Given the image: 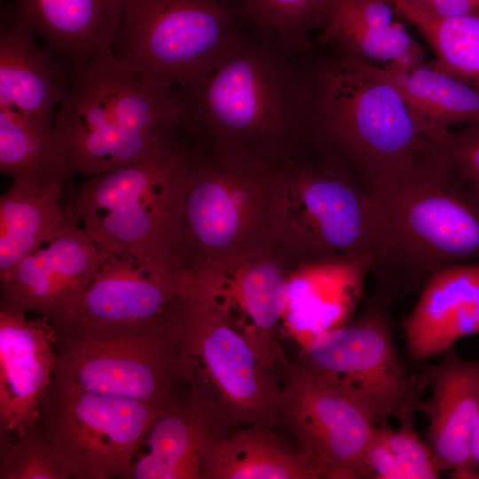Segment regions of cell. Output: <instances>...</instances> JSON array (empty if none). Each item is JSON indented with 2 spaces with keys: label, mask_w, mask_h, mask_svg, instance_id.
Listing matches in <instances>:
<instances>
[{
  "label": "cell",
  "mask_w": 479,
  "mask_h": 479,
  "mask_svg": "<svg viewBox=\"0 0 479 479\" xmlns=\"http://www.w3.org/2000/svg\"><path fill=\"white\" fill-rule=\"evenodd\" d=\"M260 37L241 32L206 79L182 94L191 131L206 145L270 160L297 159L303 145H315L305 70Z\"/></svg>",
  "instance_id": "obj_1"
},
{
  "label": "cell",
  "mask_w": 479,
  "mask_h": 479,
  "mask_svg": "<svg viewBox=\"0 0 479 479\" xmlns=\"http://www.w3.org/2000/svg\"><path fill=\"white\" fill-rule=\"evenodd\" d=\"M67 90L53 132L69 175L87 177L136 162L178 130H191L185 98L114 54L67 66Z\"/></svg>",
  "instance_id": "obj_2"
},
{
  "label": "cell",
  "mask_w": 479,
  "mask_h": 479,
  "mask_svg": "<svg viewBox=\"0 0 479 479\" xmlns=\"http://www.w3.org/2000/svg\"><path fill=\"white\" fill-rule=\"evenodd\" d=\"M304 70L314 145L342 161L371 196L433 150L422 122L381 69L330 53Z\"/></svg>",
  "instance_id": "obj_3"
},
{
  "label": "cell",
  "mask_w": 479,
  "mask_h": 479,
  "mask_svg": "<svg viewBox=\"0 0 479 479\" xmlns=\"http://www.w3.org/2000/svg\"><path fill=\"white\" fill-rule=\"evenodd\" d=\"M380 241L371 272L389 302L421 288L436 271L479 262V200L432 151L371 196Z\"/></svg>",
  "instance_id": "obj_4"
},
{
  "label": "cell",
  "mask_w": 479,
  "mask_h": 479,
  "mask_svg": "<svg viewBox=\"0 0 479 479\" xmlns=\"http://www.w3.org/2000/svg\"><path fill=\"white\" fill-rule=\"evenodd\" d=\"M177 131L143 159L88 177L74 197L75 218L103 252L184 266L185 200L193 152Z\"/></svg>",
  "instance_id": "obj_5"
},
{
  "label": "cell",
  "mask_w": 479,
  "mask_h": 479,
  "mask_svg": "<svg viewBox=\"0 0 479 479\" xmlns=\"http://www.w3.org/2000/svg\"><path fill=\"white\" fill-rule=\"evenodd\" d=\"M206 145L193 152L185 200L188 271L277 245L279 160Z\"/></svg>",
  "instance_id": "obj_6"
},
{
  "label": "cell",
  "mask_w": 479,
  "mask_h": 479,
  "mask_svg": "<svg viewBox=\"0 0 479 479\" xmlns=\"http://www.w3.org/2000/svg\"><path fill=\"white\" fill-rule=\"evenodd\" d=\"M172 310L188 387L213 398L239 426L280 428V368L255 351L191 273Z\"/></svg>",
  "instance_id": "obj_7"
},
{
  "label": "cell",
  "mask_w": 479,
  "mask_h": 479,
  "mask_svg": "<svg viewBox=\"0 0 479 479\" xmlns=\"http://www.w3.org/2000/svg\"><path fill=\"white\" fill-rule=\"evenodd\" d=\"M320 150V149H319ZM277 245L295 263L374 254L380 241L375 203L334 154L317 162L280 160Z\"/></svg>",
  "instance_id": "obj_8"
},
{
  "label": "cell",
  "mask_w": 479,
  "mask_h": 479,
  "mask_svg": "<svg viewBox=\"0 0 479 479\" xmlns=\"http://www.w3.org/2000/svg\"><path fill=\"white\" fill-rule=\"evenodd\" d=\"M241 19L232 0H125L114 55L185 94L206 79L240 35Z\"/></svg>",
  "instance_id": "obj_9"
},
{
  "label": "cell",
  "mask_w": 479,
  "mask_h": 479,
  "mask_svg": "<svg viewBox=\"0 0 479 479\" xmlns=\"http://www.w3.org/2000/svg\"><path fill=\"white\" fill-rule=\"evenodd\" d=\"M56 329L57 378L84 389L165 408L188 387L172 311L136 327Z\"/></svg>",
  "instance_id": "obj_10"
},
{
  "label": "cell",
  "mask_w": 479,
  "mask_h": 479,
  "mask_svg": "<svg viewBox=\"0 0 479 479\" xmlns=\"http://www.w3.org/2000/svg\"><path fill=\"white\" fill-rule=\"evenodd\" d=\"M163 409L54 377L35 424L68 479H128L136 454Z\"/></svg>",
  "instance_id": "obj_11"
},
{
  "label": "cell",
  "mask_w": 479,
  "mask_h": 479,
  "mask_svg": "<svg viewBox=\"0 0 479 479\" xmlns=\"http://www.w3.org/2000/svg\"><path fill=\"white\" fill-rule=\"evenodd\" d=\"M389 302L377 294L352 323L317 337L303 363L343 391L375 425L417 404L423 383L408 374L397 349Z\"/></svg>",
  "instance_id": "obj_12"
},
{
  "label": "cell",
  "mask_w": 479,
  "mask_h": 479,
  "mask_svg": "<svg viewBox=\"0 0 479 479\" xmlns=\"http://www.w3.org/2000/svg\"><path fill=\"white\" fill-rule=\"evenodd\" d=\"M280 374V428L312 454L325 478H363V455L376 425L303 363L288 360Z\"/></svg>",
  "instance_id": "obj_13"
},
{
  "label": "cell",
  "mask_w": 479,
  "mask_h": 479,
  "mask_svg": "<svg viewBox=\"0 0 479 479\" xmlns=\"http://www.w3.org/2000/svg\"><path fill=\"white\" fill-rule=\"evenodd\" d=\"M296 263L278 245L192 271L197 283L266 362L289 359L278 330Z\"/></svg>",
  "instance_id": "obj_14"
},
{
  "label": "cell",
  "mask_w": 479,
  "mask_h": 479,
  "mask_svg": "<svg viewBox=\"0 0 479 479\" xmlns=\"http://www.w3.org/2000/svg\"><path fill=\"white\" fill-rule=\"evenodd\" d=\"M104 253L85 293L57 329L136 327L163 317L182 292L189 271L183 265L129 253Z\"/></svg>",
  "instance_id": "obj_15"
},
{
  "label": "cell",
  "mask_w": 479,
  "mask_h": 479,
  "mask_svg": "<svg viewBox=\"0 0 479 479\" xmlns=\"http://www.w3.org/2000/svg\"><path fill=\"white\" fill-rule=\"evenodd\" d=\"M104 256L71 213L66 225L0 279L1 309L57 322L85 293Z\"/></svg>",
  "instance_id": "obj_16"
},
{
  "label": "cell",
  "mask_w": 479,
  "mask_h": 479,
  "mask_svg": "<svg viewBox=\"0 0 479 479\" xmlns=\"http://www.w3.org/2000/svg\"><path fill=\"white\" fill-rule=\"evenodd\" d=\"M237 426L213 398L188 387L153 421L128 479H202L209 452Z\"/></svg>",
  "instance_id": "obj_17"
},
{
  "label": "cell",
  "mask_w": 479,
  "mask_h": 479,
  "mask_svg": "<svg viewBox=\"0 0 479 479\" xmlns=\"http://www.w3.org/2000/svg\"><path fill=\"white\" fill-rule=\"evenodd\" d=\"M57 361L58 335L49 318L0 309V437L35 424Z\"/></svg>",
  "instance_id": "obj_18"
},
{
  "label": "cell",
  "mask_w": 479,
  "mask_h": 479,
  "mask_svg": "<svg viewBox=\"0 0 479 479\" xmlns=\"http://www.w3.org/2000/svg\"><path fill=\"white\" fill-rule=\"evenodd\" d=\"M422 377L430 396L420 398L416 410L428 419L426 442L437 469L450 472L453 478L479 479L470 450L479 411V359L464 360L453 347L439 363L424 367Z\"/></svg>",
  "instance_id": "obj_19"
},
{
  "label": "cell",
  "mask_w": 479,
  "mask_h": 479,
  "mask_svg": "<svg viewBox=\"0 0 479 479\" xmlns=\"http://www.w3.org/2000/svg\"><path fill=\"white\" fill-rule=\"evenodd\" d=\"M373 255L317 258L296 263L282 323L304 350L319 335L347 324L371 272Z\"/></svg>",
  "instance_id": "obj_20"
},
{
  "label": "cell",
  "mask_w": 479,
  "mask_h": 479,
  "mask_svg": "<svg viewBox=\"0 0 479 479\" xmlns=\"http://www.w3.org/2000/svg\"><path fill=\"white\" fill-rule=\"evenodd\" d=\"M402 19L395 0H330L318 41L331 53L380 69L410 70L424 63L425 51Z\"/></svg>",
  "instance_id": "obj_21"
},
{
  "label": "cell",
  "mask_w": 479,
  "mask_h": 479,
  "mask_svg": "<svg viewBox=\"0 0 479 479\" xmlns=\"http://www.w3.org/2000/svg\"><path fill=\"white\" fill-rule=\"evenodd\" d=\"M406 349L415 360L443 356L460 339L479 334V262L434 272L403 320Z\"/></svg>",
  "instance_id": "obj_22"
},
{
  "label": "cell",
  "mask_w": 479,
  "mask_h": 479,
  "mask_svg": "<svg viewBox=\"0 0 479 479\" xmlns=\"http://www.w3.org/2000/svg\"><path fill=\"white\" fill-rule=\"evenodd\" d=\"M35 32L12 14L0 31V107L12 109L42 125L53 127L67 90V70Z\"/></svg>",
  "instance_id": "obj_23"
},
{
  "label": "cell",
  "mask_w": 479,
  "mask_h": 479,
  "mask_svg": "<svg viewBox=\"0 0 479 479\" xmlns=\"http://www.w3.org/2000/svg\"><path fill=\"white\" fill-rule=\"evenodd\" d=\"M125 0H18L13 14L67 66L114 54Z\"/></svg>",
  "instance_id": "obj_24"
},
{
  "label": "cell",
  "mask_w": 479,
  "mask_h": 479,
  "mask_svg": "<svg viewBox=\"0 0 479 479\" xmlns=\"http://www.w3.org/2000/svg\"><path fill=\"white\" fill-rule=\"evenodd\" d=\"M264 425L235 427L209 452L202 479H321L310 452Z\"/></svg>",
  "instance_id": "obj_25"
},
{
  "label": "cell",
  "mask_w": 479,
  "mask_h": 479,
  "mask_svg": "<svg viewBox=\"0 0 479 479\" xmlns=\"http://www.w3.org/2000/svg\"><path fill=\"white\" fill-rule=\"evenodd\" d=\"M64 197V183L17 181L1 196L0 279L66 225L72 208L65 210Z\"/></svg>",
  "instance_id": "obj_26"
},
{
  "label": "cell",
  "mask_w": 479,
  "mask_h": 479,
  "mask_svg": "<svg viewBox=\"0 0 479 479\" xmlns=\"http://www.w3.org/2000/svg\"><path fill=\"white\" fill-rule=\"evenodd\" d=\"M381 71L423 127L452 130L479 122V90L440 71L432 61L406 71Z\"/></svg>",
  "instance_id": "obj_27"
},
{
  "label": "cell",
  "mask_w": 479,
  "mask_h": 479,
  "mask_svg": "<svg viewBox=\"0 0 479 479\" xmlns=\"http://www.w3.org/2000/svg\"><path fill=\"white\" fill-rule=\"evenodd\" d=\"M0 170L13 181L65 183L69 175L52 127L0 107Z\"/></svg>",
  "instance_id": "obj_28"
},
{
  "label": "cell",
  "mask_w": 479,
  "mask_h": 479,
  "mask_svg": "<svg viewBox=\"0 0 479 479\" xmlns=\"http://www.w3.org/2000/svg\"><path fill=\"white\" fill-rule=\"evenodd\" d=\"M407 22L417 28L435 53L434 66L479 90V14L441 18L407 0H395Z\"/></svg>",
  "instance_id": "obj_29"
},
{
  "label": "cell",
  "mask_w": 479,
  "mask_h": 479,
  "mask_svg": "<svg viewBox=\"0 0 479 479\" xmlns=\"http://www.w3.org/2000/svg\"><path fill=\"white\" fill-rule=\"evenodd\" d=\"M257 34L288 54H309L324 28L330 0H232Z\"/></svg>",
  "instance_id": "obj_30"
},
{
  "label": "cell",
  "mask_w": 479,
  "mask_h": 479,
  "mask_svg": "<svg viewBox=\"0 0 479 479\" xmlns=\"http://www.w3.org/2000/svg\"><path fill=\"white\" fill-rule=\"evenodd\" d=\"M0 479H68L48 438L36 424L0 437Z\"/></svg>",
  "instance_id": "obj_31"
},
{
  "label": "cell",
  "mask_w": 479,
  "mask_h": 479,
  "mask_svg": "<svg viewBox=\"0 0 479 479\" xmlns=\"http://www.w3.org/2000/svg\"><path fill=\"white\" fill-rule=\"evenodd\" d=\"M435 152L479 200V122L457 130L425 128Z\"/></svg>",
  "instance_id": "obj_32"
},
{
  "label": "cell",
  "mask_w": 479,
  "mask_h": 479,
  "mask_svg": "<svg viewBox=\"0 0 479 479\" xmlns=\"http://www.w3.org/2000/svg\"><path fill=\"white\" fill-rule=\"evenodd\" d=\"M416 404L399 411L395 417L399 420L397 429L390 428L387 421L378 427L385 442L399 463L405 479H436L440 477L432 452L415 430L414 415Z\"/></svg>",
  "instance_id": "obj_33"
},
{
  "label": "cell",
  "mask_w": 479,
  "mask_h": 479,
  "mask_svg": "<svg viewBox=\"0 0 479 479\" xmlns=\"http://www.w3.org/2000/svg\"><path fill=\"white\" fill-rule=\"evenodd\" d=\"M362 473L363 478L405 479L399 463L378 427L375 428L364 452Z\"/></svg>",
  "instance_id": "obj_34"
},
{
  "label": "cell",
  "mask_w": 479,
  "mask_h": 479,
  "mask_svg": "<svg viewBox=\"0 0 479 479\" xmlns=\"http://www.w3.org/2000/svg\"><path fill=\"white\" fill-rule=\"evenodd\" d=\"M434 16L456 18L479 14V0H407Z\"/></svg>",
  "instance_id": "obj_35"
},
{
  "label": "cell",
  "mask_w": 479,
  "mask_h": 479,
  "mask_svg": "<svg viewBox=\"0 0 479 479\" xmlns=\"http://www.w3.org/2000/svg\"><path fill=\"white\" fill-rule=\"evenodd\" d=\"M470 450L472 457L479 467V411L477 412L472 428Z\"/></svg>",
  "instance_id": "obj_36"
}]
</instances>
